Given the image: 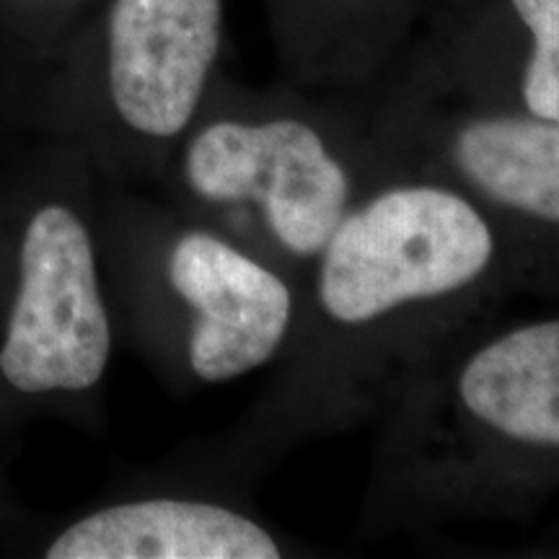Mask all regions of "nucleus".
Returning <instances> with one entry per match:
<instances>
[{"label":"nucleus","mask_w":559,"mask_h":559,"mask_svg":"<svg viewBox=\"0 0 559 559\" xmlns=\"http://www.w3.org/2000/svg\"><path fill=\"white\" fill-rule=\"evenodd\" d=\"M99 241L115 324L171 389L239 381L277 360L298 288L164 198L99 181Z\"/></svg>","instance_id":"obj_3"},{"label":"nucleus","mask_w":559,"mask_h":559,"mask_svg":"<svg viewBox=\"0 0 559 559\" xmlns=\"http://www.w3.org/2000/svg\"><path fill=\"white\" fill-rule=\"evenodd\" d=\"M223 0H111L99 99L58 140L109 187H156L207 99L221 52Z\"/></svg>","instance_id":"obj_6"},{"label":"nucleus","mask_w":559,"mask_h":559,"mask_svg":"<svg viewBox=\"0 0 559 559\" xmlns=\"http://www.w3.org/2000/svg\"><path fill=\"white\" fill-rule=\"evenodd\" d=\"M502 251L485 213L436 174L373 181L298 285L264 438L347 425L391 402L487 321Z\"/></svg>","instance_id":"obj_1"},{"label":"nucleus","mask_w":559,"mask_h":559,"mask_svg":"<svg viewBox=\"0 0 559 559\" xmlns=\"http://www.w3.org/2000/svg\"><path fill=\"white\" fill-rule=\"evenodd\" d=\"M0 508H3V492H0Z\"/></svg>","instance_id":"obj_10"},{"label":"nucleus","mask_w":559,"mask_h":559,"mask_svg":"<svg viewBox=\"0 0 559 559\" xmlns=\"http://www.w3.org/2000/svg\"><path fill=\"white\" fill-rule=\"evenodd\" d=\"M559 451V319L477 330L389 407L381 485L481 510L515 453Z\"/></svg>","instance_id":"obj_5"},{"label":"nucleus","mask_w":559,"mask_h":559,"mask_svg":"<svg viewBox=\"0 0 559 559\" xmlns=\"http://www.w3.org/2000/svg\"><path fill=\"white\" fill-rule=\"evenodd\" d=\"M510 9L531 34L521 73L523 111L559 122V0H510Z\"/></svg>","instance_id":"obj_9"},{"label":"nucleus","mask_w":559,"mask_h":559,"mask_svg":"<svg viewBox=\"0 0 559 559\" xmlns=\"http://www.w3.org/2000/svg\"><path fill=\"white\" fill-rule=\"evenodd\" d=\"M96 210L99 179L66 140L0 174V428L99 419L117 324Z\"/></svg>","instance_id":"obj_2"},{"label":"nucleus","mask_w":559,"mask_h":559,"mask_svg":"<svg viewBox=\"0 0 559 559\" xmlns=\"http://www.w3.org/2000/svg\"><path fill=\"white\" fill-rule=\"evenodd\" d=\"M394 160L300 111L202 104L156 190L288 275L296 288L353 202Z\"/></svg>","instance_id":"obj_4"},{"label":"nucleus","mask_w":559,"mask_h":559,"mask_svg":"<svg viewBox=\"0 0 559 559\" xmlns=\"http://www.w3.org/2000/svg\"><path fill=\"white\" fill-rule=\"evenodd\" d=\"M396 164L436 174L477 205L495 236L559 228V122L528 111H461L425 128L381 132Z\"/></svg>","instance_id":"obj_7"},{"label":"nucleus","mask_w":559,"mask_h":559,"mask_svg":"<svg viewBox=\"0 0 559 559\" xmlns=\"http://www.w3.org/2000/svg\"><path fill=\"white\" fill-rule=\"evenodd\" d=\"M45 559H277L283 544L236 502L198 492H138L60 523Z\"/></svg>","instance_id":"obj_8"}]
</instances>
